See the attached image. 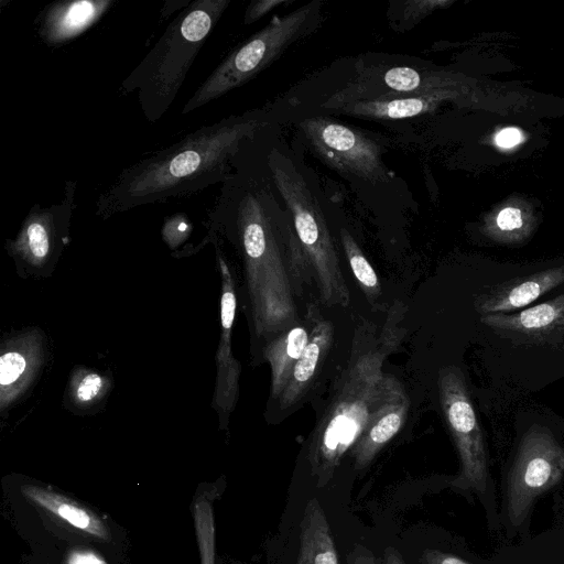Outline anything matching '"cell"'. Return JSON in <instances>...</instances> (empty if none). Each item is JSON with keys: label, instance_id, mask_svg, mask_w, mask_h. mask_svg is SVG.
Segmentation results:
<instances>
[{"label": "cell", "instance_id": "cell-13", "mask_svg": "<svg viewBox=\"0 0 564 564\" xmlns=\"http://www.w3.org/2000/svg\"><path fill=\"white\" fill-rule=\"evenodd\" d=\"M480 321L497 333L534 343H549L564 335V293L513 314H489Z\"/></svg>", "mask_w": 564, "mask_h": 564}, {"label": "cell", "instance_id": "cell-21", "mask_svg": "<svg viewBox=\"0 0 564 564\" xmlns=\"http://www.w3.org/2000/svg\"><path fill=\"white\" fill-rule=\"evenodd\" d=\"M22 492L30 500L55 513L75 528L101 539H108V530L100 519L77 503L36 486H25L22 488Z\"/></svg>", "mask_w": 564, "mask_h": 564}, {"label": "cell", "instance_id": "cell-12", "mask_svg": "<svg viewBox=\"0 0 564 564\" xmlns=\"http://www.w3.org/2000/svg\"><path fill=\"white\" fill-rule=\"evenodd\" d=\"M44 336L24 330L3 340L0 356V410L10 409L34 383L44 364Z\"/></svg>", "mask_w": 564, "mask_h": 564}, {"label": "cell", "instance_id": "cell-29", "mask_svg": "<svg viewBox=\"0 0 564 564\" xmlns=\"http://www.w3.org/2000/svg\"><path fill=\"white\" fill-rule=\"evenodd\" d=\"M522 140V132L517 128H505L500 130L495 137L496 144L502 149L513 148Z\"/></svg>", "mask_w": 564, "mask_h": 564}, {"label": "cell", "instance_id": "cell-10", "mask_svg": "<svg viewBox=\"0 0 564 564\" xmlns=\"http://www.w3.org/2000/svg\"><path fill=\"white\" fill-rule=\"evenodd\" d=\"M316 153L332 167L369 183L387 182L381 147L364 133L322 117L300 123Z\"/></svg>", "mask_w": 564, "mask_h": 564}, {"label": "cell", "instance_id": "cell-18", "mask_svg": "<svg viewBox=\"0 0 564 564\" xmlns=\"http://www.w3.org/2000/svg\"><path fill=\"white\" fill-rule=\"evenodd\" d=\"M296 564H339L330 527L316 498L310 499L306 503L300 523Z\"/></svg>", "mask_w": 564, "mask_h": 564}, {"label": "cell", "instance_id": "cell-22", "mask_svg": "<svg viewBox=\"0 0 564 564\" xmlns=\"http://www.w3.org/2000/svg\"><path fill=\"white\" fill-rule=\"evenodd\" d=\"M110 387L111 381L106 375L84 367L76 368L66 389V402L72 411L96 410L106 400Z\"/></svg>", "mask_w": 564, "mask_h": 564}, {"label": "cell", "instance_id": "cell-14", "mask_svg": "<svg viewBox=\"0 0 564 564\" xmlns=\"http://www.w3.org/2000/svg\"><path fill=\"white\" fill-rule=\"evenodd\" d=\"M564 283V265L550 268L490 286L475 297V308L484 316L506 314L523 307Z\"/></svg>", "mask_w": 564, "mask_h": 564}, {"label": "cell", "instance_id": "cell-19", "mask_svg": "<svg viewBox=\"0 0 564 564\" xmlns=\"http://www.w3.org/2000/svg\"><path fill=\"white\" fill-rule=\"evenodd\" d=\"M311 326L312 319L310 327L294 325L273 338L264 348V357L271 369V397L273 399L279 400L284 392L293 368L308 343Z\"/></svg>", "mask_w": 564, "mask_h": 564}, {"label": "cell", "instance_id": "cell-17", "mask_svg": "<svg viewBox=\"0 0 564 564\" xmlns=\"http://www.w3.org/2000/svg\"><path fill=\"white\" fill-rule=\"evenodd\" d=\"M308 313L312 319L310 339L293 368L284 392L278 400L281 410L294 405L304 394L333 341L334 329L332 323L319 315L315 305L308 306Z\"/></svg>", "mask_w": 564, "mask_h": 564}, {"label": "cell", "instance_id": "cell-32", "mask_svg": "<svg viewBox=\"0 0 564 564\" xmlns=\"http://www.w3.org/2000/svg\"><path fill=\"white\" fill-rule=\"evenodd\" d=\"M68 564H105V562L94 553L75 552L69 556Z\"/></svg>", "mask_w": 564, "mask_h": 564}, {"label": "cell", "instance_id": "cell-16", "mask_svg": "<svg viewBox=\"0 0 564 564\" xmlns=\"http://www.w3.org/2000/svg\"><path fill=\"white\" fill-rule=\"evenodd\" d=\"M456 96L453 89H437L421 94L386 95L370 99L343 102L341 111L351 116L378 119H405L433 111L441 102Z\"/></svg>", "mask_w": 564, "mask_h": 564}, {"label": "cell", "instance_id": "cell-15", "mask_svg": "<svg viewBox=\"0 0 564 564\" xmlns=\"http://www.w3.org/2000/svg\"><path fill=\"white\" fill-rule=\"evenodd\" d=\"M113 4L111 0L57 1L45 7L36 19L41 40L62 45L93 26Z\"/></svg>", "mask_w": 564, "mask_h": 564}, {"label": "cell", "instance_id": "cell-11", "mask_svg": "<svg viewBox=\"0 0 564 564\" xmlns=\"http://www.w3.org/2000/svg\"><path fill=\"white\" fill-rule=\"evenodd\" d=\"M216 250L221 276L220 337L216 352L217 376L212 405L218 413L220 427L225 429L237 403L241 366L231 352V332L237 308L235 280L217 246Z\"/></svg>", "mask_w": 564, "mask_h": 564}, {"label": "cell", "instance_id": "cell-31", "mask_svg": "<svg viewBox=\"0 0 564 564\" xmlns=\"http://www.w3.org/2000/svg\"><path fill=\"white\" fill-rule=\"evenodd\" d=\"M425 557L427 560V564H469L457 556L435 551H429Z\"/></svg>", "mask_w": 564, "mask_h": 564}, {"label": "cell", "instance_id": "cell-20", "mask_svg": "<svg viewBox=\"0 0 564 564\" xmlns=\"http://www.w3.org/2000/svg\"><path fill=\"white\" fill-rule=\"evenodd\" d=\"M410 402L405 394L392 402L367 429L351 449L355 467H367L402 427Z\"/></svg>", "mask_w": 564, "mask_h": 564}, {"label": "cell", "instance_id": "cell-3", "mask_svg": "<svg viewBox=\"0 0 564 564\" xmlns=\"http://www.w3.org/2000/svg\"><path fill=\"white\" fill-rule=\"evenodd\" d=\"M382 362L379 351H369L343 373L308 447V463L318 487L328 482L343 456L371 423L405 394L399 381L383 373Z\"/></svg>", "mask_w": 564, "mask_h": 564}, {"label": "cell", "instance_id": "cell-26", "mask_svg": "<svg viewBox=\"0 0 564 564\" xmlns=\"http://www.w3.org/2000/svg\"><path fill=\"white\" fill-rule=\"evenodd\" d=\"M451 2L435 0H410L397 3L399 9L394 10V28L399 31H405L413 28L423 18L441 7H446Z\"/></svg>", "mask_w": 564, "mask_h": 564}, {"label": "cell", "instance_id": "cell-27", "mask_svg": "<svg viewBox=\"0 0 564 564\" xmlns=\"http://www.w3.org/2000/svg\"><path fill=\"white\" fill-rule=\"evenodd\" d=\"M189 231V224L184 215H175L170 218L163 228V234L167 242H178L183 240Z\"/></svg>", "mask_w": 564, "mask_h": 564}, {"label": "cell", "instance_id": "cell-28", "mask_svg": "<svg viewBox=\"0 0 564 564\" xmlns=\"http://www.w3.org/2000/svg\"><path fill=\"white\" fill-rule=\"evenodd\" d=\"M289 1L285 0H258L252 1L245 13L243 23L245 24H251L256 22L257 20L261 19L264 14L273 10L274 8L288 4Z\"/></svg>", "mask_w": 564, "mask_h": 564}, {"label": "cell", "instance_id": "cell-7", "mask_svg": "<svg viewBox=\"0 0 564 564\" xmlns=\"http://www.w3.org/2000/svg\"><path fill=\"white\" fill-rule=\"evenodd\" d=\"M76 182L68 181L61 200L46 207L34 204L14 239L6 248L20 273L48 275L69 241L70 219L76 207Z\"/></svg>", "mask_w": 564, "mask_h": 564}, {"label": "cell", "instance_id": "cell-23", "mask_svg": "<svg viewBox=\"0 0 564 564\" xmlns=\"http://www.w3.org/2000/svg\"><path fill=\"white\" fill-rule=\"evenodd\" d=\"M380 82L388 91L382 95L421 94L437 89H449L453 82L437 73L422 72L408 66L387 68ZM377 98V97H376Z\"/></svg>", "mask_w": 564, "mask_h": 564}, {"label": "cell", "instance_id": "cell-33", "mask_svg": "<svg viewBox=\"0 0 564 564\" xmlns=\"http://www.w3.org/2000/svg\"><path fill=\"white\" fill-rule=\"evenodd\" d=\"M383 564H404V562L395 549L387 547L384 551Z\"/></svg>", "mask_w": 564, "mask_h": 564}, {"label": "cell", "instance_id": "cell-1", "mask_svg": "<svg viewBox=\"0 0 564 564\" xmlns=\"http://www.w3.org/2000/svg\"><path fill=\"white\" fill-rule=\"evenodd\" d=\"M232 164L236 172L223 182L208 225L238 247L252 330L271 338L294 326L295 295L311 269L290 212L237 155Z\"/></svg>", "mask_w": 564, "mask_h": 564}, {"label": "cell", "instance_id": "cell-4", "mask_svg": "<svg viewBox=\"0 0 564 564\" xmlns=\"http://www.w3.org/2000/svg\"><path fill=\"white\" fill-rule=\"evenodd\" d=\"M229 2H191L123 80L121 89L138 93L140 108L149 122H156L170 108L189 67Z\"/></svg>", "mask_w": 564, "mask_h": 564}, {"label": "cell", "instance_id": "cell-9", "mask_svg": "<svg viewBox=\"0 0 564 564\" xmlns=\"http://www.w3.org/2000/svg\"><path fill=\"white\" fill-rule=\"evenodd\" d=\"M438 391L444 417L460 459V474L455 482L482 491L488 470L485 441L462 371L456 367L443 368L438 376Z\"/></svg>", "mask_w": 564, "mask_h": 564}, {"label": "cell", "instance_id": "cell-6", "mask_svg": "<svg viewBox=\"0 0 564 564\" xmlns=\"http://www.w3.org/2000/svg\"><path fill=\"white\" fill-rule=\"evenodd\" d=\"M321 2L312 1L276 18L232 51L185 104L186 115L250 80L274 62L292 43L313 31Z\"/></svg>", "mask_w": 564, "mask_h": 564}, {"label": "cell", "instance_id": "cell-30", "mask_svg": "<svg viewBox=\"0 0 564 564\" xmlns=\"http://www.w3.org/2000/svg\"><path fill=\"white\" fill-rule=\"evenodd\" d=\"M349 564H378L375 555L362 547L357 545L348 555Z\"/></svg>", "mask_w": 564, "mask_h": 564}, {"label": "cell", "instance_id": "cell-25", "mask_svg": "<svg viewBox=\"0 0 564 564\" xmlns=\"http://www.w3.org/2000/svg\"><path fill=\"white\" fill-rule=\"evenodd\" d=\"M340 241L355 279L369 302L373 303L381 294V286L373 268L345 228L340 229Z\"/></svg>", "mask_w": 564, "mask_h": 564}, {"label": "cell", "instance_id": "cell-24", "mask_svg": "<svg viewBox=\"0 0 564 564\" xmlns=\"http://www.w3.org/2000/svg\"><path fill=\"white\" fill-rule=\"evenodd\" d=\"M532 227L528 212L509 205L487 220L485 234L501 243H519L530 236Z\"/></svg>", "mask_w": 564, "mask_h": 564}, {"label": "cell", "instance_id": "cell-5", "mask_svg": "<svg viewBox=\"0 0 564 564\" xmlns=\"http://www.w3.org/2000/svg\"><path fill=\"white\" fill-rule=\"evenodd\" d=\"M270 177L290 212L296 236L327 306H347L350 292L346 285L337 249L321 205L294 163L278 150L268 155Z\"/></svg>", "mask_w": 564, "mask_h": 564}, {"label": "cell", "instance_id": "cell-8", "mask_svg": "<svg viewBox=\"0 0 564 564\" xmlns=\"http://www.w3.org/2000/svg\"><path fill=\"white\" fill-rule=\"evenodd\" d=\"M564 477V447L546 427L531 426L523 435L507 481L509 521L520 524L534 499Z\"/></svg>", "mask_w": 564, "mask_h": 564}, {"label": "cell", "instance_id": "cell-2", "mask_svg": "<svg viewBox=\"0 0 564 564\" xmlns=\"http://www.w3.org/2000/svg\"><path fill=\"white\" fill-rule=\"evenodd\" d=\"M262 126L247 113L204 126L184 139L124 169L97 199L96 214L108 218L128 209L202 191L226 181L241 145Z\"/></svg>", "mask_w": 564, "mask_h": 564}]
</instances>
